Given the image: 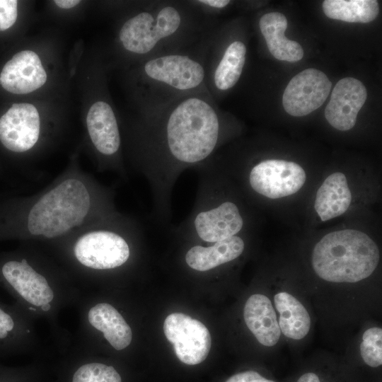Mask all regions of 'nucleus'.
<instances>
[{"instance_id":"obj_1","label":"nucleus","mask_w":382,"mask_h":382,"mask_svg":"<svg viewBox=\"0 0 382 382\" xmlns=\"http://www.w3.org/2000/svg\"><path fill=\"white\" fill-rule=\"evenodd\" d=\"M209 91L179 98L141 114L137 158L151 193L154 220L167 225L179 176L212 156L224 137V120Z\"/></svg>"},{"instance_id":"obj_2","label":"nucleus","mask_w":382,"mask_h":382,"mask_svg":"<svg viewBox=\"0 0 382 382\" xmlns=\"http://www.w3.org/2000/svg\"><path fill=\"white\" fill-rule=\"evenodd\" d=\"M215 26L213 16L194 0H150L125 20L118 39L122 48L139 62L190 47L206 38Z\"/></svg>"},{"instance_id":"obj_3","label":"nucleus","mask_w":382,"mask_h":382,"mask_svg":"<svg viewBox=\"0 0 382 382\" xmlns=\"http://www.w3.org/2000/svg\"><path fill=\"white\" fill-rule=\"evenodd\" d=\"M211 33L190 47L138 62L135 70L136 93L141 114L179 98L208 91L206 64Z\"/></svg>"},{"instance_id":"obj_4","label":"nucleus","mask_w":382,"mask_h":382,"mask_svg":"<svg viewBox=\"0 0 382 382\" xmlns=\"http://www.w3.org/2000/svg\"><path fill=\"white\" fill-rule=\"evenodd\" d=\"M195 170L198 185L193 209L171 231L192 243L207 245L238 236L244 218L238 204L225 194L216 162L212 157Z\"/></svg>"},{"instance_id":"obj_5","label":"nucleus","mask_w":382,"mask_h":382,"mask_svg":"<svg viewBox=\"0 0 382 382\" xmlns=\"http://www.w3.org/2000/svg\"><path fill=\"white\" fill-rule=\"evenodd\" d=\"M379 258L378 248L367 234L345 229L326 234L316 244L312 266L325 281L354 283L369 277Z\"/></svg>"},{"instance_id":"obj_6","label":"nucleus","mask_w":382,"mask_h":382,"mask_svg":"<svg viewBox=\"0 0 382 382\" xmlns=\"http://www.w3.org/2000/svg\"><path fill=\"white\" fill-rule=\"evenodd\" d=\"M0 286L32 318L53 317L62 306L79 297L61 291L25 257L15 255L0 256Z\"/></svg>"},{"instance_id":"obj_7","label":"nucleus","mask_w":382,"mask_h":382,"mask_svg":"<svg viewBox=\"0 0 382 382\" xmlns=\"http://www.w3.org/2000/svg\"><path fill=\"white\" fill-rule=\"evenodd\" d=\"M90 206L84 184L77 179L65 180L33 205L28 216V230L47 238L60 236L82 223Z\"/></svg>"},{"instance_id":"obj_8","label":"nucleus","mask_w":382,"mask_h":382,"mask_svg":"<svg viewBox=\"0 0 382 382\" xmlns=\"http://www.w3.org/2000/svg\"><path fill=\"white\" fill-rule=\"evenodd\" d=\"M246 52L243 40H224L221 30L214 27L206 64V86L214 99L237 83L245 66Z\"/></svg>"},{"instance_id":"obj_9","label":"nucleus","mask_w":382,"mask_h":382,"mask_svg":"<svg viewBox=\"0 0 382 382\" xmlns=\"http://www.w3.org/2000/svg\"><path fill=\"white\" fill-rule=\"evenodd\" d=\"M74 254L83 267L94 270H112L128 262L131 248L120 233L100 230L82 236L74 245Z\"/></svg>"},{"instance_id":"obj_10","label":"nucleus","mask_w":382,"mask_h":382,"mask_svg":"<svg viewBox=\"0 0 382 382\" xmlns=\"http://www.w3.org/2000/svg\"><path fill=\"white\" fill-rule=\"evenodd\" d=\"M303 168L298 163L270 159L255 164L248 174V185L257 194L278 199L298 192L306 181Z\"/></svg>"},{"instance_id":"obj_11","label":"nucleus","mask_w":382,"mask_h":382,"mask_svg":"<svg viewBox=\"0 0 382 382\" xmlns=\"http://www.w3.org/2000/svg\"><path fill=\"white\" fill-rule=\"evenodd\" d=\"M163 331L182 362L195 365L207 358L211 335L202 322L182 313H173L165 319Z\"/></svg>"},{"instance_id":"obj_12","label":"nucleus","mask_w":382,"mask_h":382,"mask_svg":"<svg viewBox=\"0 0 382 382\" xmlns=\"http://www.w3.org/2000/svg\"><path fill=\"white\" fill-rule=\"evenodd\" d=\"M331 87V81L323 71L305 69L287 84L282 96L283 107L292 116L308 115L324 103Z\"/></svg>"},{"instance_id":"obj_13","label":"nucleus","mask_w":382,"mask_h":382,"mask_svg":"<svg viewBox=\"0 0 382 382\" xmlns=\"http://www.w3.org/2000/svg\"><path fill=\"white\" fill-rule=\"evenodd\" d=\"M40 121L36 108L15 103L0 117V142L7 150L22 153L37 141Z\"/></svg>"},{"instance_id":"obj_14","label":"nucleus","mask_w":382,"mask_h":382,"mask_svg":"<svg viewBox=\"0 0 382 382\" xmlns=\"http://www.w3.org/2000/svg\"><path fill=\"white\" fill-rule=\"evenodd\" d=\"M366 98V88L362 82L352 77L342 79L335 86L325 108L327 121L340 131L352 129Z\"/></svg>"},{"instance_id":"obj_15","label":"nucleus","mask_w":382,"mask_h":382,"mask_svg":"<svg viewBox=\"0 0 382 382\" xmlns=\"http://www.w3.org/2000/svg\"><path fill=\"white\" fill-rule=\"evenodd\" d=\"M83 330L92 329L103 335L115 350H123L132 342V330L122 315L112 304L85 303L83 309Z\"/></svg>"},{"instance_id":"obj_16","label":"nucleus","mask_w":382,"mask_h":382,"mask_svg":"<svg viewBox=\"0 0 382 382\" xmlns=\"http://www.w3.org/2000/svg\"><path fill=\"white\" fill-rule=\"evenodd\" d=\"M0 79L1 85L6 91L24 94L42 86L47 81V74L35 52L23 50L6 63Z\"/></svg>"},{"instance_id":"obj_17","label":"nucleus","mask_w":382,"mask_h":382,"mask_svg":"<svg viewBox=\"0 0 382 382\" xmlns=\"http://www.w3.org/2000/svg\"><path fill=\"white\" fill-rule=\"evenodd\" d=\"M31 318L16 303L0 301V354L30 350L35 341Z\"/></svg>"},{"instance_id":"obj_18","label":"nucleus","mask_w":382,"mask_h":382,"mask_svg":"<svg viewBox=\"0 0 382 382\" xmlns=\"http://www.w3.org/2000/svg\"><path fill=\"white\" fill-rule=\"evenodd\" d=\"M244 249L245 241L238 236L207 246L192 243L185 252V262L194 271L209 272L237 259Z\"/></svg>"},{"instance_id":"obj_19","label":"nucleus","mask_w":382,"mask_h":382,"mask_svg":"<svg viewBox=\"0 0 382 382\" xmlns=\"http://www.w3.org/2000/svg\"><path fill=\"white\" fill-rule=\"evenodd\" d=\"M90 138L96 149L103 156L117 154L121 138L115 114L110 105L103 100L93 103L86 117Z\"/></svg>"},{"instance_id":"obj_20","label":"nucleus","mask_w":382,"mask_h":382,"mask_svg":"<svg viewBox=\"0 0 382 382\" xmlns=\"http://www.w3.org/2000/svg\"><path fill=\"white\" fill-rule=\"evenodd\" d=\"M243 317L248 328L262 345H275L281 335L271 301L263 294L251 295L245 302Z\"/></svg>"},{"instance_id":"obj_21","label":"nucleus","mask_w":382,"mask_h":382,"mask_svg":"<svg viewBox=\"0 0 382 382\" xmlns=\"http://www.w3.org/2000/svg\"><path fill=\"white\" fill-rule=\"evenodd\" d=\"M287 25L286 16L279 12L265 13L259 20L260 33L272 55L282 61L298 62L303 57V50L299 43L285 37Z\"/></svg>"},{"instance_id":"obj_22","label":"nucleus","mask_w":382,"mask_h":382,"mask_svg":"<svg viewBox=\"0 0 382 382\" xmlns=\"http://www.w3.org/2000/svg\"><path fill=\"white\" fill-rule=\"evenodd\" d=\"M352 201L347 178L342 173L330 175L318 188L314 207L323 221L344 214Z\"/></svg>"},{"instance_id":"obj_23","label":"nucleus","mask_w":382,"mask_h":382,"mask_svg":"<svg viewBox=\"0 0 382 382\" xmlns=\"http://www.w3.org/2000/svg\"><path fill=\"white\" fill-rule=\"evenodd\" d=\"M279 313V326L286 337L301 340L309 332L311 318L303 305L287 292H279L274 296Z\"/></svg>"},{"instance_id":"obj_24","label":"nucleus","mask_w":382,"mask_h":382,"mask_svg":"<svg viewBox=\"0 0 382 382\" xmlns=\"http://www.w3.org/2000/svg\"><path fill=\"white\" fill-rule=\"evenodd\" d=\"M323 10L330 18L349 23H369L379 13L376 0H325Z\"/></svg>"},{"instance_id":"obj_25","label":"nucleus","mask_w":382,"mask_h":382,"mask_svg":"<svg viewBox=\"0 0 382 382\" xmlns=\"http://www.w3.org/2000/svg\"><path fill=\"white\" fill-rule=\"evenodd\" d=\"M71 382H122V378L112 366L87 361L75 370Z\"/></svg>"},{"instance_id":"obj_26","label":"nucleus","mask_w":382,"mask_h":382,"mask_svg":"<svg viewBox=\"0 0 382 382\" xmlns=\"http://www.w3.org/2000/svg\"><path fill=\"white\" fill-rule=\"evenodd\" d=\"M361 356L371 367H378L382 364V329L374 327L363 334L360 345Z\"/></svg>"},{"instance_id":"obj_27","label":"nucleus","mask_w":382,"mask_h":382,"mask_svg":"<svg viewBox=\"0 0 382 382\" xmlns=\"http://www.w3.org/2000/svg\"><path fill=\"white\" fill-rule=\"evenodd\" d=\"M18 1L16 0H0V31L11 28L18 16Z\"/></svg>"},{"instance_id":"obj_28","label":"nucleus","mask_w":382,"mask_h":382,"mask_svg":"<svg viewBox=\"0 0 382 382\" xmlns=\"http://www.w3.org/2000/svg\"><path fill=\"white\" fill-rule=\"evenodd\" d=\"M194 2L207 15L212 16L215 11L225 8L229 0H194Z\"/></svg>"},{"instance_id":"obj_29","label":"nucleus","mask_w":382,"mask_h":382,"mask_svg":"<svg viewBox=\"0 0 382 382\" xmlns=\"http://www.w3.org/2000/svg\"><path fill=\"white\" fill-rule=\"evenodd\" d=\"M226 382H275L262 377L254 371H247L231 376Z\"/></svg>"},{"instance_id":"obj_30","label":"nucleus","mask_w":382,"mask_h":382,"mask_svg":"<svg viewBox=\"0 0 382 382\" xmlns=\"http://www.w3.org/2000/svg\"><path fill=\"white\" fill-rule=\"evenodd\" d=\"M54 3L57 6L62 8H71L76 6L80 3V1L76 0H55Z\"/></svg>"},{"instance_id":"obj_31","label":"nucleus","mask_w":382,"mask_h":382,"mask_svg":"<svg viewBox=\"0 0 382 382\" xmlns=\"http://www.w3.org/2000/svg\"><path fill=\"white\" fill-rule=\"evenodd\" d=\"M296 382H320L318 376L314 373L303 374Z\"/></svg>"},{"instance_id":"obj_32","label":"nucleus","mask_w":382,"mask_h":382,"mask_svg":"<svg viewBox=\"0 0 382 382\" xmlns=\"http://www.w3.org/2000/svg\"><path fill=\"white\" fill-rule=\"evenodd\" d=\"M0 84H1V79H0Z\"/></svg>"}]
</instances>
